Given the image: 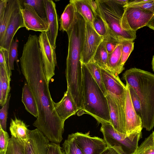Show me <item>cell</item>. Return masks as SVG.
<instances>
[{
    "mask_svg": "<svg viewBox=\"0 0 154 154\" xmlns=\"http://www.w3.org/2000/svg\"><path fill=\"white\" fill-rule=\"evenodd\" d=\"M21 70L34 97L38 116L33 125L51 142L60 144L64 123L55 110L43 66L38 38H28L20 58Z\"/></svg>",
    "mask_w": 154,
    "mask_h": 154,
    "instance_id": "6da1fadb",
    "label": "cell"
},
{
    "mask_svg": "<svg viewBox=\"0 0 154 154\" xmlns=\"http://www.w3.org/2000/svg\"><path fill=\"white\" fill-rule=\"evenodd\" d=\"M122 79L133 88L140 101L143 128L151 131L154 127V74L133 68L123 73Z\"/></svg>",
    "mask_w": 154,
    "mask_h": 154,
    "instance_id": "7a4b0ae2",
    "label": "cell"
},
{
    "mask_svg": "<svg viewBox=\"0 0 154 154\" xmlns=\"http://www.w3.org/2000/svg\"><path fill=\"white\" fill-rule=\"evenodd\" d=\"M84 99L82 110L95 118L111 124L107 100L86 65L82 63Z\"/></svg>",
    "mask_w": 154,
    "mask_h": 154,
    "instance_id": "3957f363",
    "label": "cell"
},
{
    "mask_svg": "<svg viewBox=\"0 0 154 154\" xmlns=\"http://www.w3.org/2000/svg\"><path fill=\"white\" fill-rule=\"evenodd\" d=\"M98 13L105 22L109 34L119 40L133 41L136 38V32L123 29L122 19L125 7L114 0H97Z\"/></svg>",
    "mask_w": 154,
    "mask_h": 154,
    "instance_id": "277c9868",
    "label": "cell"
},
{
    "mask_svg": "<svg viewBox=\"0 0 154 154\" xmlns=\"http://www.w3.org/2000/svg\"><path fill=\"white\" fill-rule=\"evenodd\" d=\"M100 123V131L107 146L115 149L121 154H131L138 146L141 138L133 140L126 134L116 131L110 123L102 122Z\"/></svg>",
    "mask_w": 154,
    "mask_h": 154,
    "instance_id": "5b68a950",
    "label": "cell"
},
{
    "mask_svg": "<svg viewBox=\"0 0 154 154\" xmlns=\"http://www.w3.org/2000/svg\"><path fill=\"white\" fill-rule=\"evenodd\" d=\"M103 84L107 92L116 103L120 116L125 122V107L127 87L118 75L109 71L101 68Z\"/></svg>",
    "mask_w": 154,
    "mask_h": 154,
    "instance_id": "8992f818",
    "label": "cell"
},
{
    "mask_svg": "<svg viewBox=\"0 0 154 154\" xmlns=\"http://www.w3.org/2000/svg\"><path fill=\"white\" fill-rule=\"evenodd\" d=\"M124 7L121 26L126 30L136 31L138 29L146 26L154 14L149 11L137 7Z\"/></svg>",
    "mask_w": 154,
    "mask_h": 154,
    "instance_id": "52a82bcc",
    "label": "cell"
},
{
    "mask_svg": "<svg viewBox=\"0 0 154 154\" xmlns=\"http://www.w3.org/2000/svg\"><path fill=\"white\" fill-rule=\"evenodd\" d=\"M38 38L44 73L49 84L55 75V67L57 65L56 49L51 45L45 32H41Z\"/></svg>",
    "mask_w": 154,
    "mask_h": 154,
    "instance_id": "ba28073f",
    "label": "cell"
},
{
    "mask_svg": "<svg viewBox=\"0 0 154 154\" xmlns=\"http://www.w3.org/2000/svg\"><path fill=\"white\" fill-rule=\"evenodd\" d=\"M127 87L125 107V119L126 134L134 140L142 137L143 128L141 118L137 113L133 105L128 84Z\"/></svg>",
    "mask_w": 154,
    "mask_h": 154,
    "instance_id": "9c48e42d",
    "label": "cell"
},
{
    "mask_svg": "<svg viewBox=\"0 0 154 154\" xmlns=\"http://www.w3.org/2000/svg\"><path fill=\"white\" fill-rule=\"evenodd\" d=\"M103 39V38L96 32L93 26L85 21V37L81 54L82 63L86 65L90 62Z\"/></svg>",
    "mask_w": 154,
    "mask_h": 154,
    "instance_id": "30bf717a",
    "label": "cell"
},
{
    "mask_svg": "<svg viewBox=\"0 0 154 154\" xmlns=\"http://www.w3.org/2000/svg\"><path fill=\"white\" fill-rule=\"evenodd\" d=\"M89 134L77 132L71 134L84 154H100L107 148L106 143L103 139Z\"/></svg>",
    "mask_w": 154,
    "mask_h": 154,
    "instance_id": "8fae6325",
    "label": "cell"
},
{
    "mask_svg": "<svg viewBox=\"0 0 154 154\" xmlns=\"http://www.w3.org/2000/svg\"><path fill=\"white\" fill-rule=\"evenodd\" d=\"M20 2L24 26L26 29L41 32H46L49 28L47 20L40 17L32 6Z\"/></svg>",
    "mask_w": 154,
    "mask_h": 154,
    "instance_id": "7c38bea8",
    "label": "cell"
},
{
    "mask_svg": "<svg viewBox=\"0 0 154 154\" xmlns=\"http://www.w3.org/2000/svg\"><path fill=\"white\" fill-rule=\"evenodd\" d=\"M49 141L38 129L29 130L23 154H48Z\"/></svg>",
    "mask_w": 154,
    "mask_h": 154,
    "instance_id": "4fadbf2b",
    "label": "cell"
},
{
    "mask_svg": "<svg viewBox=\"0 0 154 154\" xmlns=\"http://www.w3.org/2000/svg\"><path fill=\"white\" fill-rule=\"evenodd\" d=\"M21 8L19 1L8 24L3 38L0 42V47L6 49L8 52L15 33L20 28L24 27L21 11Z\"/></svg>",
    "mask_w": 154,
    "mask_h": 154,
    "instance_id": "5bb4252c",
    "label": "cell"
},
{
    "mask_svg": "<svg viewBox=\"0 0 154 154\" xmlns=\"http://www.w3.org/2000/svg\"><path fill=\"white\" fill-rule=\"evenodd\" d=\"M49 28L46 32L51 45L56 49L58 23L56 4L53 0H44Z\"/></svg>",
    "mask_w": 154,
    "mask_h": 154,
    "instance_id": "9a60e30c",
    "label": "cell"
},
{
    "mask_svg": "<svg viewBox=\"0 0 154 154\" xmlns=\"http://www.w3.org/2000/svg\"><path fill=\"white\" fill-rule=\"evenodd\" d=\"M58 115L64 123L65 121L74 115L79 109L69 91L66 90L62 99L58 102H54Z\"/></svg>",
    "mask_w": 154,
    "mask_h": 154,
    "instance_id": "2e32d148",
    "label": "cell"
},
{
    "mask_svg": "<svg viewBox=\"0 0 154 154\" xmlns=\"http://www.w3.org/2000/svg\"><path fill=\"white\" fill-rule=\"evenodd\" d=\"M106 97L108 104L111 124L116 131L126 134L125 122L120 116L116 103L109 94H107Z\"/></svg>",
    "mask_w": 154,
    "mask_h": 154,
    "instance_id": "e0dca14e",
    "label": "cell"
},
{
    "mask_svg": "<svg viewBox=\"0 0 154 154\" xmlns=\"http://www.w3.org/2000/svg\"><path fill=\"white\" fill-rule=\"evenodd\" d=\"M9 130L11 137L25 146L29 139V130L23 121L16 117L11 119Z\"/></svg>",
    "mask_w": 154,
    "mask_h": 154,
    "instance_id": "ac0fdd59",
    "label": "cell"
},
{
    "mask_svg": "<svg viewBox=\"0 0 154 154\" xmlns=\"http://www.w3.org/2000/svg\"><path fill=\"white\" fill-rule=\"evenodd\" d=\"M19 0H8L6 7L0 15V42L2 40L8 24Z\"/></svg>",
    "mask_w": 154,
    "mask_h": 154,
    "instance_id": "d6986e66",
    "label": "cell"
},
{
    "mask_svg": "<svg viewBox=\"0 0 154 154\" xmlns=\"http://www.w3.org/2000/svg\"><path fill=\"white\" fill-rule=\"evenodd\" d=\"M22 101L27 111L37 118L38 116L37 105L33 94L26 82L25 83L22 88Z\"/></svg>",
    "mask_w": 154,
    "mask_h": 154,
    "instance_id": "ffe728a7",
    "label": "cell"
},
{
    "mask_svg": "<svg viewBox=\"0 0 154 154\" xmlns=\"http://www.w3.org/2000/svg\"><path fill=\"white\" fill-rule=\"evenodd\" d=\"M76 10L74 5L69 2L66 7L59 19V30L66 32L70 28L75 19Z\"/></svg>",
    "mask_w": 154,
    "mask_h": 154,
    "instance_id": "44dd1931",
    "label": "cell"
},
{
    "mask_svg": "<svg viewBox=\"0 0 154 154\" xmlns=\"http://www.w3.org/2000/svg\"><path fill=\"white\" fill-rule=\"evenodd\" d=\"M69 2L74 5L76 11L83 18L86 22L93 26L94 13L87 0H71Z\"/></svg>",
    "mask_w": 154,
    "mask_h": 154,
    "instance_id": "7402d4cb",
    "label": "cell"
},
{
    "mask_svg": "<svg viewBox=\"0 0 154 154\" xmlns=\"http://www.w3.org/2000/svg\"><path fill=\"white\" fill-rule=\"evenodd\" d=\"M108 58V54L106 48V41L103 39L90 62L94 63L101 68L109 71Z\"/></svg>",
    "mask_w": 154,
    "mask_h": 154,
    "instance_id": "603a6c76",
    "label": "cell"
},
{
    "mask_svg": "<svg viewBox=\"0 0 154 154\" xmlns=\"http://www.w3.org/2000/svg\"><path fill=\"white\" fill-rule=\"evenodd\" d=\"M122 46L120 43L115 50L108 54V66L109 71L116 75L119 74V70L122 55Z\"/></svg>",
    "mask_w": 154,
    "mask_h": 154,
    "instance_id": "cb8c5ba5",
    "label": "cell"
},
{
    "mask_svg": "<svg viewBox=\"0 0 154 154\" xmlns=\"http://www.w3.org/2000/svg\"><path fill=\"white\" fill-rule=\"evenodd\" d=\"M11 81L3 68L0 66V105L1 106L4 105L7 101L11 89Z\"/></svg>",
    "mask_w": 154,
    "mask_h": 154,
    "instance_id": "d4e9b609",
    "label": "cell"
},
{
    "mask_svg": "<svg viewBox=\"0 0 154 154\" xmlns=\"http://www.w3.org/2000/svg\"><path fill=\"white\" fill-rule=\"evenodd\" d=\"M18 40L16 37L15 39H13L11 43L8 52L4 48L5 54L7 64L11 70H14V63L16 61L18 66Z\"/></svg>",
    "mask_w": 154,
    "mask_h": 154,
    "instance_id": "484cf974",
    "label": "cell"
},
{
    "mask_svg": "<svg viewBox=\"0 0 154 154\" xmlns=\"http://www.w3.org/2000/svg\"><path fill=\"white\" fill-rule=\"evenodd\" d=\"M131 154H154V131Z\"/></svg>",
    "mask_w": 154,
    "mask_h": 154,
    "instance_id": "4316f807",
    "label": "cell"
},
{
    "mask_svg": "<svg viewBox=\"0 0 154 154\" xmlns=\"http://www.w3.org/2000/svg\"><path fill=\"white\" fill-rule=\"evenodd\" d=\"M122 46V55L119 73H121L124 69V65L133 50L134 42L127 40H121Z\"/></svg>",
    "mask_w": 154,
    "mask_h": 154,
    "instance_id": "83f0119b",
    "label": "cell"
},
{
    "mask_svg": "<svg viewBox=\"0 0 154 154\" xmlns=\"http://www.w3.org/2000/svg\"><path fill=\"white\" fill-rule=\"evenodd\" d=\"M93 79L100 87L104 95L106 96L107 92L104 86L101 73V68L97 65L89 62L85 65Z\"/></svg>",
    "mask_w": 154,
    "mask_h": 154,
    "instance_id": "f1b7e54d",
    "label": "cell"
},
{
    "mask_svg": "<svg viewBox=\"0 0 154 154\" xmlns=\"http://www.w3.org/2000/svg\"><path fill=\"white\" fill-rule=\"evenodd\" d=\"M62 146L64 154H84L71 134L68 135Z\"/></svg>",
    "mask_w": 154,
    "mask_h": 154,
    "instance_id": "f546056e",
    "label": "cell"
},
{
    "mask_svg": "<svg viewBox=\"0 0 154 154\" xmlns=\"http://www.w3.org/2000/svg\"><path fill=\"white\" fill-rule=\"evenodd\" d=\"M19 0L22 3L27 4L32 6L40 17L47 19V14L44 0Z\"/></svg>",
    "mask_w": 154,
    "mask_h": 154,
    "instance_id": "4dcf8cb0",
    "label": "cell"
},
{
    "mask_svg": "<svg viewBox=\"0 0 154 154\" xmlns=\"http://www.w3.org/2000/svg\"><path fill=\"white\" fill-rule=\"evenodd\" d=\"M93 26L96 32L103 38L109 34L107 26L102 17L97 13L95 15L93 23Z\"/></svg>",
    "mask_w": 154,
    "mask_h": 154,
    "instance_id": "1f68e13d",
    "label": "cell"
},
{
    "mask_svg": "<svg viewBox=\"0 0 154 154\" xmlns=\"http://www.w3.org/2000/svg\"><path fill=\"white\" fill-rule=\"evenodd\" d=\"M24 145L11 137L6 154H23Z\"/></svg>",
    "mask_w": 154,
    "mask_h": 154,
    "instance_id": "d6a6232c",
    "label": "cell"
},
{
    "mask_svg": "<svg viewBox=\"0 0 154 154\" xmlns=\"http://www.w3.org/2000/svg\"><path fill=\"white\" fill-rule=\"evenodd\" d=\"M11 96V94H9L8 96L6 102L2 106L0 109V127L5 131H6V130L8 110Z\"/></svg>",
    "mask_w": 154,
    "mask_h": 154,
    "instance_id": "836d02e7",
    "label": "cell"
},
{
    "mask_svg": "<svg viewBox=\"0 0 154 154\" xmlns=\"http://www.w3.org/2000/svg\"><path fill=\"white\" fill-rule=\"evenodd\" d=\"M10 140L8 132L0 127V154H6Z\"/></svg>",
    "mask_w": 154,
    "mask_h": 154,
    "instance_id": "e575fe53",
    "label": "cell"
},
{
    "mask_svg": "<svg viewBox=\"0 0 154 154\" xmlns=\"http://www.w3.org/2000/svg\"><path fill=\"white\" fill-rule=\"evenodd\" d=\"M128 85L132 102L134 108L137 114L141 118V107L140 101L133 88L128 84Z\"/></svg>",
    "mask_w": 154,
    "mask_h": 154,
    "instance_id": "d590c367",
    "label": "cell"
},
{
    "mask_svg": "<svg viewBox=\"0 0 154 154\" xmlns=\"http://www.w3.org/2000/svg\"><path fill=\"white\" fill-rule=\"evenodd\" d=\"M106 41V46L108 54L112 53L120 43V41L109 34L103 38Z\"/></svg>",
    "mask_w": 154,
    "mask_h": 154,
    "instance_id": "8d00e7d4",
    "label": "cell"
},
{
    "mask_svg": "<svg viewBox=\"0 0 154 154\" xmlns=\"http://www.w3.org/2000/svg\"><path fill=\"white\" fill-rule=\"evenodd\" d=\"M124 7H137L149 11L154 14V0H146L140 3L130 5H125Z\"/></svg>",
    "mask_w": 154,
    "mask_h": 154,
    "instance_id": "74e56055",
    "label": "cell"
},
{
    "mask_svg": "<svg viewBox=\"0 0 154 154\" xmlns=\"http://www.w3.org/2000/svg\"><path fill=\"white\" fill-rule=\"evenodd\" d=\"M0 66L3 68L8 77L11 80V70L7 64L5 56L4 48L2 47H0Z\"/></svg>",
    "mask_w": 154,
    "mask_h": 154,
    "instance_id": "f35d334b",
    "label": "cell"
},
{
    "mask_svg": "<svg viewBox=\"0 0 154 154\" xmlns=\"http://www.w3.org/2000/svg\"><path fill=\"white\" fill-rule=\"evenodd\" d=\"M48 154H64V152L60 144L50 142Z\"/></svg>",
    "mask_w": 154,
    "mask_h": 154,
    "instance_id": "ab89813d",
    "label": "cell"
},
{
    "mask_svg": "<svg viewBox=\"0 0 154 154\" xmlns=\"http://www.w3.org/2000/svg\"><path fill=\"white\" fill-rule=\"evenodd\" d=\"M90 7L93 11L94 15L97 14L98 11V5L96 0H87Z\"/></svg>",
    "mask_w": 154,
    "mask_h": 154,
    "instance_id": "60d3db41",
    "label": "cell"
},
{
    "mask_svg": "<svg viewBox=\"0 0 154 154\" xmlns=\"http://www.w3.org/2000/svg\"><path fill=\"white\" fill-rule=\"evenodd\" d=\"M100 154H121L115 149L107 146V148Z\"/></svg>",
    "mask_w": 154,
    "mask_h": 154,
    "instance_id": "b9f144b4",
    "label": "cell"
},
{
    "mask_svg": "<svg viewBox=\"0 0 154 154\" xmlns=\"http://www.w3.org/2000/svg\"><path fill=\"white\" fill-rule=\"evenodd\" d=\"M8 0H0V15L4 11L7 4Z\"/></svg>",
    "mask_w": 154,
    "mask_h": 154,
    "instance_id": "7bdbcfd3",
    "label": "cell"
},
{
    "mask_svg": "<svg viewBox=\"0 0 154 154\" xmlns=\"http://www.w3.org/2000/svg\"><path fill=\"white\" fill-rule=\"evenodd\" d=\"M146 26L149 27L154 30V14L146 25Z\"/></svg>",
    "mask_w": 154,
    "mask_h": 154,
    "instance_id": "ee69618b",
    "label": "cell"
},
{
    "mask_svg": "<svg viewBox=\"0 0 154 154\" xmlns=\"http://www.w3.org/2000/svg\"><path fill=\"white\" fill-rule=\"evenodd\" d=\"M114 1L123 6L126 5L129 2V1L128 0H114Z\"/></svg>",
    "mask_w": 154,
    "mask_h": 154,
    "instance_id": "f6af8a7d",
    "label": "cell"
},
{
    "mask_svg": "<svg viewBox=\"0 0 154 154\" xmlns=\"http://www.w3.org/2000/svg\"><path fill=\"white\" fill-rule=\"evenodd\" d=\"M152 69L154 72V55H153L152 62Z\"/></svg>",
    "mask_w": 154,
    "mask_h": 154,
    "instance_id": "bcb514c9",
    "label": "cell"
}]
</instances>
